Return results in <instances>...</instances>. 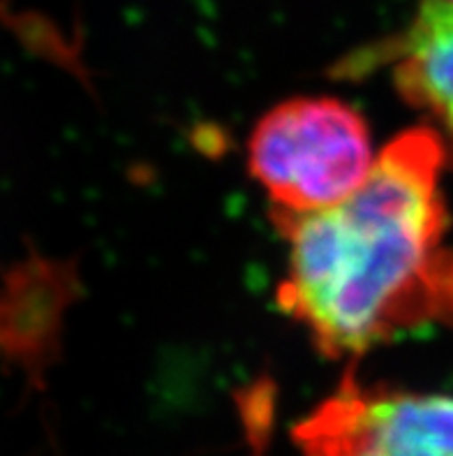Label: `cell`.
<instances>
[{"label": "cell", "instance_id": "3", "mask_svg": "<svg viewBox=\"0 0 453 456\" xmlns=\"http://www.w3.org/2000/svg\"><path fill=\"white\" fill-rule=\"evenodd\" d=\"M301 456H453V396L366 385L347 373L294 427Z\"/></svg>", "mask_w": 453, "mask_h": 456}, {"label": "cell", "instance_id": "1", "mask_svg": "<svg viewBox=\"0 0 453 456\" xmlns=\"http://www.w3.org/2000/svg\"><path fill=\"white\" fill-rule=\"evenodd\" d=\"M447 162L435 127H412L386 146L368 179L338 207L273 208L289 243L280 306L328 357L366 353L428 320H442L453 253L442 250Z\"/></svg>", "mask_w": 453, "mask_h": 456}, {"label": "cell", "instance_id": "4", "mask_svg": "<svg viewBox=\"0 0 453 456\" xmlns=\"http://www.w3.org/2000/svg\"><path fill=\"white\" fill-rule=\"evenodd\" d=\"M396 61L393 84L402 100L421 110L442 137L447 162L453 165V5L421 0L408 33L389 45Z\"/></svg>", "mask_w": 453, "mask_h": 456}, {"label": "cell", "instance_id": "2", "mask_svg": "<svg viewBox=\"0 0 453 456\" xmlns=\"http://www.w3.org/2000/svg\"><path fill=\"white\" fill-rule=\"evenodd\" d=\"M247 165L280 211L312 214L354 195L375 165L370 130L343 100L294 98L253 130Z\"/></svg>", "mask_w": 453, "mask_h": 456}, {"label": "cell", "instance_id": "5", "mask_svg": "<svg viewBox=\"0 0 453 456\" xmlns=\"http://www.w3.org/2000/svg\"><path fill=\"white\" fill-rule=\"evenodd\" d=\"M447 3H451V5H453V0H447Z\"/></svg>", "mask_w": 453, "mask_h": 456}]
</instances>
